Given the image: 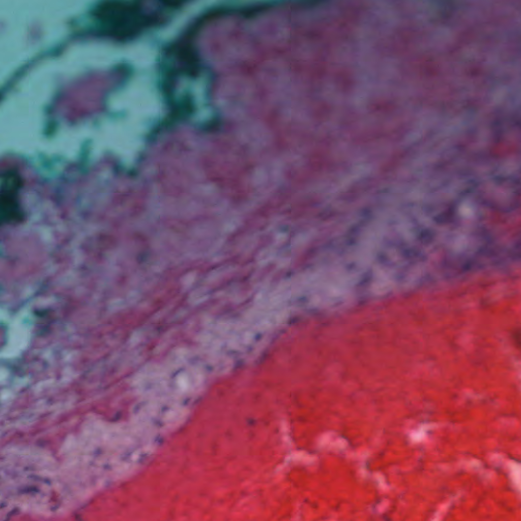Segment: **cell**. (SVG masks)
<instances>
[{"label":"cell","mask_w":521,"mask_h":521,"mask_svg":"<svg viewBox=\"0 0 521 521\" xmlns=\"http://www.w3.org/2000/svg\"><path fill=\"white\" fill-rule=\"evenodd\" d=\"M157 380L159 395H189L201 384V373L183 359L172 360L166 365L158 366Z\"/></svg>","instance_id":"obj_2"},{"label":"cell","mask_w":521,"mask_h":521,"mask_svg":"<svg viewBox=\"0 0 521 521\" xmlns=\"http://www.w3.org/2000/svg\"><path fill=\"white\" fill-rule=\"evenodd\" d=\"M119 78L120 74L114 71L96 72L85 75L62 93L60 102L68 107L95 105L101 101Z\"/></svg>","instance_id":"obj_1"},{"label":"cell","mask_w":521,"mask_h":521,"mask_svg":"<svg viewBox=\"0 0 521 521\" xmlns=\"http://www.w3.org/2000/svg\"><path fill=\"white\" fill-rule=\"evenodd\" d=\"M1 220L5 222H17L22 217V212L12 195H3L1 204Z\"/></svg>","instance_id":"obj_3"}]
</instances>
